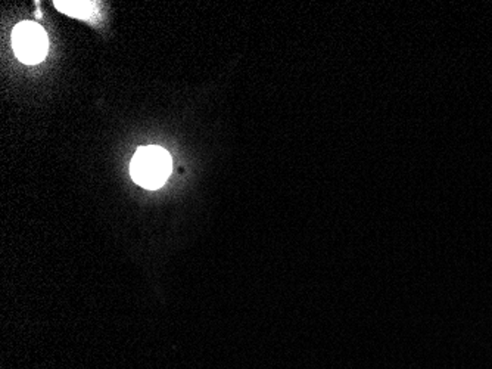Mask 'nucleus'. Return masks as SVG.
Segmentation results:
<instances>
[{
  "label": "nucleus",
  "mask_w": 492,
  "mask_h": 369,
  "mask_svg": "<svg viewBox=\"0 0 492 369\" xmlns=\"http://www.w3.org/2000/svg\"><path fill=\"white\" fill-rule=\"evenodd\" d=\"M173 170V160L163 147H140L131 160V179L145 189L164 187Z\"/></svg>",
  "instance_id": "1"
},
{
  "label": "nucleus",
  "mask_w": 492,
  "mask_h": 369,
  "mask_svg": "<svg viewBox=\"0 0 492 369\" xmlns=\"http://www.w3.org/2000/svg\"><path fill=\"white\" fill-rule=\"evenodd\" d=\"M93 4H90V2H55V6L61 13L77 18L90 17L93 8H95Z\"/></svg>",
  "instance_id": "3"
},
{
  "label": "nucleus",
  "mask_w": 492,
  "mask_h": 369,
  "mask_svg": "<svg viewBox=\"0 0 492 369\" xmlns=\"http://www.w3.org/2000/svg\"><path fill=\"white\" fill-rule=\"evenodd\" d=\"M13 47L24 64H38L46 58L49 49L46 31L36 22H21L13 29Z\"/></svg>",
  "instance_id": "2"
}]
</instances>
